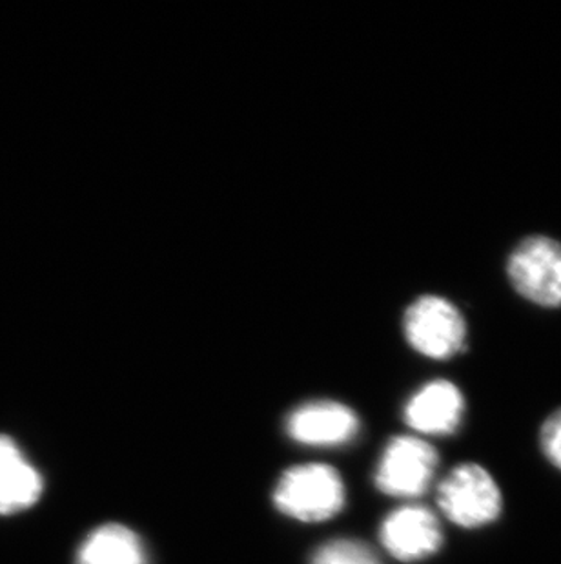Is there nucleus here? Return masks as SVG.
Segmentation results:
<instances>
[{
  "mask_svg": "<svg viewBox=\"0 0 561 564\" xmlns=\"http://www.w3.org/2000/svg\"><path fill=\"white\" fill-rule=\"evenodd\" d=\"M274 502L280 513L297 521H327L343 508V480L327 464H302L283 474Z\"/></svg>",
  "mask_w": 561,
  "mask_h": 564,
  "instance_id": "obj_1",
  "label": "nucleus"
},
{
  "mask_svg": "<svg viewBox=\"0 0 561 564\" xmlns=\"http://www.w3.org/2000/svg\"><path fill=\"white\" fill-rule=\"evenodd\" d=\"M438 505L458 527H485L498 519L502 491L487 469L477 464H461L441 480Z\"/></svg>",
  "mask_w": 561,
  "mask_h": 564,
  "instance_id": "obj_2",
  "label": "nucleus"
},
{
  "mask_svg": "<svg viewBox=\"0 0 561 564\" xmlns=\"http://www.w3.org/2000/svg\"><path fill=\"white\" fill-rule=\"evenodd\" d=\"M408 344L425 357L446 360L454 357L465 341V319L440 296L416 300L403 319Z\"/></svg>",
  "mask_w": 561,
  "mask_h": 564,
  "instance_id": "obj_3",
  "label": "nucleus"
},
{
  "mask_svg": "<svg viewBox=\"0 0 561 564\" xmlns=\"http://www.w3.org/2000/svg\"><path fill=\"white\" fill-rule=\"evenodd\" d=\"M507 269L524 299L543 307L561 305V243L557 240L527 238L514 249Z\"/></svg>",
  "mask_w": 561,
  "mask_h": 564,
  "instance_id": "obj_4",
  "label": "nucleus"
},
{
  "mask_svg": "<svg viewBox=\"0 0 561 564\" xmlns=\"http://www.w3.org/2000/svg\"><path fill=\"white\" fill-rule=\"evenodd\" d=\"M438 468V453L418 437H397L388 442L377 466L376 486L391 497H419L429 490Z\"/></svg>",
  "mask_w": 561,
  "mask_h": 564,
  "instance_id": "obj_5",
  "label": "nucleus"
},
{
  "mask_svg": "<svg viewBox=\"0 0 561 564\" xmlns=\"http://www.w3.org/2000/svg\"><path fill=\"white\" fill-rule=\"evenodd\" d=\"M382 543L388 554L403 563H414L436 554L443 543L438 517L424 506H403L382 524Z\"/></svg>",
  "mask_w": 561,
  "mask_h": 564,
  "instance_id": "obj_6",
  "label": "nucleus"
},
{
  "mask_svg": "<svg viewBox=\"0 0 561 564\" xmlns=\"http://www.w3.org/2000/svg\"><path fill=\"white\" fill-rule=\"evenodd\" d=\"M286 430L294 441L307 446H341L355 437L360 421L346 405L319 400L292 411Z\"/></svg>",
  "mask_w": 561,
  "mask_h": 564,
  "instance_id": "obj_7",
  "label": "nucleus"
},
{
  "mask_svg": "<svg viewBox=\"0 0 561 564\" xmlns=\"http://www.w3.org/2000/svg\"><path fill=\"white\" fill-rule=\"evenodd\" d=\"M463 413L465 400L460 389L447 380H435L408 400L405 421L424 435H450L460 427Z\"/></svg>",
  "mask_w": 561,
  "mask_h": 564,
  "instance_id": "obj_8",
  "label": "nucleus"
},
{
  "mask_svg": "<svg viewBox=\"0 0 561 564\" xmlns=\"http://www.w3.org/2000/svg\"><path fill=\"white\" fill-rule=\"evenodd\" d=\"M43 494V477L11 438L0 435V513L28 510Z\"/></svg>",
  "mask_w": 561,
  "mask_h": 564,
  "instance_id": "obj_9",
  "label": "nucleus"
},
{
  "mask_svg": "<svg viewBox=\"0 0 561 564\" xmlns=\"http://www.w3.org/2000/svg\"><path fill=\"white\" fill-rule=\"evenodd\" d=\"M75 564H148V560L138 533L122 524H105L88 535Z\"/></svg>",
  "mask_w": 561,
  "mask_h": 564,
  "instance_id": "obj_10",
  "label": "nucleus"
},
{
  "mask_svg": "<svg viewBox=\"0 0 561 564\" xmlns=\"http://www.w3.org/2000/svg\"><path fill=\"white\" fill-rule=\"evenodd\" d=\"M312 564H382V561L371 546L352 539H338L321 546L314 555Z\"/></svg>",
  "mask_w": 561,
  "mask_h": 564,
  "instance_id": "obj_11",
  "label": "nucleus"
},
{
  "mask_svg": "<svg viewBox=\"0 0 561 564\" xmlns=\"http://www.w3.org/2000/svg\"><path fill=\"white\" fill-rule=\"evenodd\" d=\"M541 449L561 469V410L552 413L541 427Z\"/></svg>",
  "mask_w": 561,
  "mask_h": 564,
  "instance_id": "obj_12",
  "label": "nucleus"
}]
</instances>
